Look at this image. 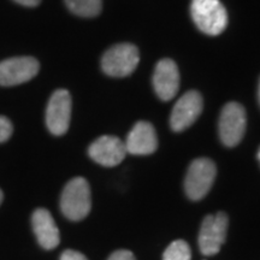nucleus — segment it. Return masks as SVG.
<instances>
[{
	"mask_svg": "<svg viewBox=\"0 0 260 260\" xmlns=\"http://www.w3.org/2000/svg\"><path fill=\"white\" fill-rule=\"evenodd\" d=\"M14 2L17 3L19 5L28 6V8H35L41 3V0H14Z\"/></svg>",
	"mask_w": 260,
	"mask_h": 260,
	"instance_id": "nucleus-19",
	"label": "nucleus"
},
{
	"mask_svg": "<svg viewBox=\"0 0 260 260\" xmlns=\"http://www.w3.org/2000/svg\"><path fill=\"white\" fill-rule=\"evenodd\" d=\"M258 158H259V160H260V149H259V152H258Z\"/></svg>",
	"mask_w": 260,
	"mask_h": 260,
	"instance_id": "nucleus-22",
	"label": "nucleus"
},
{
	"mask_svg": "<svg viewBox=\"0 0 260 260\" xmlns=\"http://www.w3.org/2000/svg\"><path fill=\"white\" fill-rule=\"evenodd\" d=\"M12 132H14V126L10 119L4 116H0V142L8 141L11 138Z\"/></svg>",
	"mask_w": 260,
	"mask_h": 260,
	"instance_id": "nucleus-16",
	"label": "nucleus"
},
{
	"mask_svg": "<svg viewBox=\"0 0 260 260\" xmlns=\"http://www.w3.org/2000/svg\"><path fill=\"white\" fill-rule=\"evenodd\" d=\"M107 260H136L134 254L126 249H119V251L113 252Z\"/></svg>",
	"mask_w": 260,
	"mask_h": 260,
	"instance_id": "nucleus-17",
	"label": "nucleus"
},
{
	"mask_svg": "<svg viewBox=\"0 0 260 260\" xmlns=\"http://www.w3.org/2000/svg\"><path fill=\"white\" fill-rule=\"evenodd\" d=\"M140 54L132 44H119L107 50L102 58V69L112 77L129 76L138 67Z\"/></svg>",
	"mask_w": 260,
	"mask_h": 260,
	"instance_id": "nucleus-3",
	"label": "nucleus"
},
{
	"mask_svg": "<svg viewBox=\"0 0 260 260\" xmlns=\"http://www.w3.org/2000/svg\"><path fill=\"white\" fill-rule=\"evenodd\" d=\"M228 216L223 212L210 214L204 219L199 233V247L205 255H214L225 241Z\"/></svg>",
	"mask_w": 260,
	"mask_h": 260,
	"instance_id": "nucleus-7",
	"label": "nucleus"
},
{
	"mask_svg": "<svg viewBox=\"0 0 260 260\" xmlns=\"http://www.w3.org/2000/svg\"><path fill=\"white\" fill-rule=\"evenodd\" d=\"M153 86L157 95L164 102H169L176 95L180 88V73L172 59H161L155 65Z\"/></svg>",
	"mask_w": 260,
	"mask_h": 260,
	"instance_id": "nucleus-11",
	"label": "nucleus"
},
{
	"mask_svg": "<svg viewBox=\"0 0 260 260\" xmlns=\"http://www.w3.org/2000/svg\"><path fill=\"white\" fill-rule=\"evenodd\" d=\"M60 260H88V259H87L82 253L73 251V249H67V251L61 253Z\"/></svg>",
	"mask_w": 260,
	"mask_h": 260,
	"instance_id": "nucleus-18",
	"label": "nucleus"
},
{
	"mask_svg": "<svg viewBox=\"0 0 260 260\" xmlns=\"http://www.w3.org/2000/svg\"><path fill=\"white\" fill-rule=\"evenodd\" d=\"M158 147L157 134L148 122H138L126 138V152L134 155L152 154Z\"/></svg>",
	"mask_w": 260,
	"mask_h": 260,
	"instance_id": "nucleus-12",
	"label": "nucleus"
},
{
	"mask_svg": "<svg viewBox=\"0 0 260 260\" xmlns=\"http://www.w3.org/2000/svg\"><path fill=\"white\" fill-rule=\"evenodd\" d=\"M203 111V98L200 93L189 90L182 95L174 106L170 117V125L174 132H182L197 121Z\"/></svg>",
	"mask_w": 260,
	"mask_h": 260,
	"instance_id": "nucleus-9",
	"label": "nucleus"
},
{
	"mask_svg": "<svg viewBox=\"0 0 260 260\" xmlns=\"http://www.w3.org/2000/svg\"><path fill=\"white\" fill-rule=\"evenodd\" d=\"M190 247L183 240L174 241L164 252L162 260H190Z\"/></svg>",
	"mask_w": 260,
	"mask_h": 260,
	"instance_id": "nucleus-15",
	"label": "nucleus"
},
{
	"mask_svg": "<svg viewBox=\"0 0 260 260\" xmlns=\"http://www.w3.org/2000/svg\"><path fill=\"white\" fill-rule=\"evenodd\" d=\"M31 225L42 248L53 249L59 245V230L52 214L45 209H38L31 216Z\"/></svg>",
	"mask_w": 260,
	"mask_h": 260,
	"instance_id": "nucleus-13",
	"label": "nucleus"
},
{
	"mask_svg": "<svg viewBox=\"0 0 260 260\" xmlns=\"http://www.w3.org/2000/svg\"><path fill=\"white\" fill-rule=\"evenodd\" d=\"M2 201H3V191L0 189V204H2Z\"/></svg>",
	"mask_w": 260,
	"mask_h": 260,
	"instance_id": "nucleus-20",
	"label": "nucleus"
},
{
	"mask_svg": "<svg viewBox=\"0 0 260 260\" xmlns=\"http://www.w3.org/2000/svg\"><path fill=\"white\" fill-rule=\"evenodd\" d=\"M92 199L88 182L83 177L73 178L65 186L60 198V210L68 219L81 220L88 216Z\"/></svg>",
	"mask_w": 260,
	"mask_h": 260,
	"instance_id": "nucleus-1",
	"label": "nucleus"
},
{
	"mask_svg": "<svg viewBox=\"0 0 260 260\" xmlns=\"http://www.w3.org/2000/svg\"><path fill=\"white\" fill-rule=\"evenodd\" d=\"M217 169L211 159H195L188 169L184 189L191 200H200L209 193L216 178Z\"/></svg>",
	"mask_w": 260,
	"mask_h": 260,
	"instance_id": "nucleus-4",
	"label": "nucleus"
},
{
	"mask_svg": "<svg viewBox=\"0 0 260 260\" xmlns=\"http://www.w3.org/2000/svg\"><path fill=\"white\" fill-rule=\"evenodd\" d=\"M246 111L242 105L229 103L223 107L219 118V136L228 147L239 145L246 132Z\"/></svg>",
	"mask_w": 260,
	"mask_h": 260,
	"instance_id": "nucleus-5",
	"label": "nucleus"
},
{
	"mask_svg": "<svg viewBox=\"0 0 260 260\" xmlns=\"http://www.w3.org/2000/svg\"><path fill=\"white\" fill-rule=\"evenodd\" d=\"M68 9L80 17H95L102 12L103 0H64Z\"/></svg>",
	"mask_w": 260,
	"mask_h": 260,
	"instance_id": "nucleus-14",
	"label": "nucleus"
},
{
	"mask_svg": "<svg viewBox=\"0 0 260 260\" xmlns=\"http://www.w3.org/2000/svg\"><path fill=\"white\" fill-rule=\"evenodd\" d=\"M71 104V95L67 89H58L52 94L46 109V125L53 135H64L69 129Z\"/></svg>",
	"mask_w": 260,
	"mask_h": 260,
	"instance_id": "nucleus-8",
	"label": "nucleus"
},
{
	"mask_svg": "<svg viewBox=\"0 0 260 260\" xmlns=\"http://www.w3.org/2000/svg\"><path fill=\"white\" fill-rule=\"evenodd\" d=\"M190 14L197 27L211 37L219 35L226 28V10L219 0H191Z\"/></svg>",
	"mask_w": 260,
	"mask_h": 260,
	"instance_id": "nucleus-2",
	"label": "nucleus"
},
{
	"mask_svg": "<svg viewBox=\"0 0 260 260\" xmlns=\"http://www.w3.org/2000/svg\"><path fill=\"white\" fill-rule=\"evenodd\" d=\"M258 96H259V103H260V82H259V90H258Z\"/></svg>",
	"mask_w": 260,
	"mask_h": 260,
	"instance_id": "nucleus-21",
	"label": "nucleus"
},
{
	"mask_svg": "<svg viewBox=\"0 0 260 260\" xmlns=\"http://www.w3.org/2000/svg\"><path fill=\"white\" fill-rule=\"evenodd\" d=\"M128 153L125 144L121 139L111 135H104L96 139L88 148L89 157L103 167H116Z\"/></svg>",
	"mask_w": 260,
	"mask_h": 260,
	"instance_id": "nucleus-10",
	"label": "nucleus"
},
{
	"mask_svg": "<svg viewBox=\"0 0 260 260\" xmlns=\"http://www.w3.org/2000/svg\"><path fill=\"white\" fill-rule=\"evenodd\" d=\"M40 64L32 57H16L0 61V86L11 87L37 76Z\"/></svg>",
	"mask_w": 260,
	"mask_h": 260,
	"instance_id": "nucleus-6",
	"label": "nucleus"
}]
</instances>
